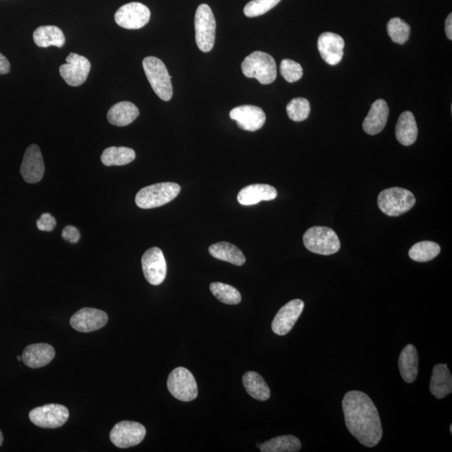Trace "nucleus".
<instances>
[{"mask_svg": "<svg viewBox=\"0 0 452 452\" xmlns=\"http://www.w3.org/2000/svg\"><path fill=\"white\" fill-rule=\"evenodd\" d=\"M168 391L179 401L189 402L198 396V385L192 372L184 367L176 368L168 375Z\"/></svg>", "mask_w": 452, "mask_h": 452, "instance_id": "obj_8", "label": "nucleus"}, {"mask_svg": "<svg viewBox=\"0 0 452 452\" xmlns=\"http://www.w3.org/2000/svg\"><path fill=\"white\" fill-rule=\"evenodd\" d=\"M396 139L402 145L410 146L415 144L418 136V127L413 113L406 111L403 113L396 127Z\"/></svg>", "mask_w": 452, "mask_h": 452, "instance_id": "obj_25", "label": "nucleus"}, {"mask_svg": "<svg viewBox=\"0 0 452 452\" xmlns=\"http://www.w3.org/2000/svg\"><path fill=\"white\" fill-rule=\"evenodd\" d=\"M134 149L126 147H110L103 151L101 161L105 166H123L134 161Z\"/></svg>", "mask_w": 452, "mask_h": 452, "instance_id": "obj_29", "label": "nucleus"}, {"mask_svg": "<svg viewBox=\"0 0 452 452\" xmlns=\"http://www.w3.org/2000/svg\"><path fill=\"white\" fill-rule=\"evenodd\" d=\"M389 113V110L387 101L382 99L377 100L372 105L369 113L363 121V130L370 135L379 134L387 125Z\"/></svg>", "mask_w": 452, "mask_h": 452, "instance_id": "obj_20", "label": "nucleus"}, {"mask_svg": "<svg viewBox=\"0 0 452 452\" xmlns=\"http://www.w3.org/2000/svg\"><path fill=\"white\" fill-rule=\"evenodd\" d=\"M35 45L42 48L49 46L62 47L65 38L62 30L55 25H44L34 30L33 34Z\"/></svg>", "mask_w": 452, "mask_h": 452, "instance_id": "obj_26", "label": "nucleus"}, {"mask_svg": "<svg viewBox=\"0 0 452 452\" xmlns=\"http://www.w3.org/2000/svg\"><path fill=\"white\" fill-rule=\"evenodd\" d=\"M196 41L203 52H210L215 45L216 21L211 8L208 4H201L194 17Z\"/></svg>", "mask_w": 452, "mask_h": 452, "instance_id": "obj_7", "label": "nucleus"}, {"mask_svg": "<svg viewBox=\"0 0 452 452\" xmlns=\"http://www.w3.org/2000/svg\"><path fill=\"white\" fill-rule=\"evenodd\" d=\"M310 103L307 99L299 97L291 100L287 106V113L291 120L294 122H303L306 120L310 114Z\"/></svg>", "mask_w": 452, "mask_h": 452, "instance_id": "obj_34", "label": "nucleus"}, {"mask_svg": "<svg viewBox=\"0 0 452 452\" xmlns=\"http://www.w3.org/2000/svg\"><path fill=\"white\" fill-rule=\"evenodd\" d=\"M108 314L101 310L84 308L70 318V323L75 330L90 332L101 329L108 323Z\"/></svg>", "mask_w": 452, "mask_h": 452, "instance_id": "obj_16", "label": "nucleus"}, {"mask_svg": "<svg viewBox=\"0 0 452 452\" xmlns=\"http://www.w3.org/2000/svg\"><path fill=\"white\" fill-rule=\"evenodd\" d=\"M277 196V189L268 184H251L242 189L237 201L242 206H254L260 201H273Z\"/></svg>", "mask_w": 452, "mask_h": 452, "instance_id": "obj_21", "label": "nucleus"}, {"mask_svg": "<svg viewBox=\"0 0 452 452\" xmlns=\"http://www.w3.org/2000/svg\"><path fill=\"white\" fill-rule=\"evenodd\" d=\"M414 194L409 190L400 187L383 190L379 194L378 206L384 214L397 217L404 215L415 205Z\"/></svg>", "mask_w": 452, "mask_h": 452, "instance_id": "obj_6", "label": "nucleus"}, {"mask_svg": "<svg viewBox=\"0 0 452 452\" xmlns=\"http://www.w3.org/2000/svg\"><path fill=\"white\" fill-rule=\"evenodd\" d=\"M301 448L299 439L291 435L272 438L260 446L263 452H296Z\"/></svg>", "mask_w": 452, "mask_h": 452, "instance_id": "obj_30", "label": "nucleus"}, {"mask_svg": "<svg viewBox=\"0 0 452 452\" xmlns=\"http://www.w3.org/2000/svg\"><path fill=\"white\" fill-rule=\"evenodd\" d=\"M54 348L48 344H30L24 350L22 360L31 369H39L49 365L55 358Z\"/></svg>", "mask_w": 452, "mask_h": 452, "instance_id": "obj_19", "label": "nucleus"}, {"mask_svg": "<svg viewBox=\"0 0 452 452\" xmlns=\"http://www.w3.org/2000/svg\"><path fill=\"white\" fill-rule=\"evenodd\" d=\"M180 186L166 182L149 185L137 192L135 202L141 209H153L166 205L179 196Z\"/></svg>", "mask_w": 452, "mask_h": 452, "instance_id": "obj_3", "label": "nucleus"}, {"mask_svg": "<svg viewBox=\"0 0 452 452\" xmlns=\"http://www.w3.org/2000/svg\"><path fill=\"white\" fill-rule=\"evenodd\" d=\"M45 172V165L41 149L37 144L29 146L21 163L20 174L25 182L35 184L41 181Z\"/></svg>", "mask_w": 452, "mask_h": 452, "instance_id": "obj_17", "label": "nucleus"}, {"mask_svg": "<svg viewBox=\"0 0 452 452\" xmlns=\"http://www.w3.org/2000/svg\"><path fill=\"white\" fill-rule=\"evenodd\" d=\"M11 72V63L6 56L0 53V75H6Z\"/></svg>", "mask_w": 452, "mask_h": 452, "instance_id": "obj_39", "label": "nucleus"}, {"mask_svg": "<svg viewBox=\"0 0 452 452\" xmlns=\"http://www.w3.org/2000/svg\"><path fill=\"white\" fill-rule=\"evenodd\" d=\"M151 17L149 8L144 4L132 2L124 4L115 14V21L120 27L139 30L149 23Z\"/></svg>", "mask_w": 452, "mask_h": 452, "instance_id": "obj_11", "label": "nucleus"}, {"mask_svg": "<svg viewBox=\"0 0 452 452\" xmlns=\"http://www.w3.org/2000/svg\"><path fill=\"white\" fill-rule=\"evenodd\" d=\"M445 30L447 38L452 39V15L447 16L446 20Z\"/></svg>", "mask_w": 452, "mask_h": 452, "instance_id": "obj_40", "label": "nucleus"}, {"mask_svg": "<svg viewBox=\"0 0 452 452\" xmlns=\"http://www.w3.org/2000/svg\"><path fill=\"white\" fill-rule=\"evenodd\" d=\"M209 252L215 258L239 265V267L246 263V257L242 251L236 246L228 242L214 244L210 246Z\"/></svg>", "mask_w": 452, "mask_h": 452, "instance_id": "obj_28", "label": "nucleus"}, {"mask_svg": "<svg viewBox=\"0 0 452 452\" xmlns=\"http://www.w3.org/2000/svg\"><path fill=\"white\" fill-rule=\"evenodd\" d=\"M212 294L221 303L237 305L241 301V295L237 288L222 282H213L210 286Z\"/></svg>", "mask_w": 452, "mask_h": 452, "instance_id": "obj_32", "label": "nucleus"}, {"mask_svg": "<svg viewBox=\"0 0 452 452\" xmlns=\"http://www.w3.org/2000/svg\"><path fill=\"white\" fill-rule=\"evenodd\" d=\"M304 246L313 253L329 256L340 250L341 244L338 234L334 230L323 226H313L305 232Z\"/></svg>", "mask_w": 452, "mask_h": 452, "instance_id": "obj_4", "label": "nucleus"}, {"mask_svg": "<svg viewBox=\"0 0 452 452\" xmlns=\"http://www.w3.org/2000/svg\"><path fill=\"white\" fill-rule=\"evenodd\" d=\"M280 69L283 78L290 83L299 81L303 75V70L301 65L291 60H283Z\"/></svg>", "mask_w": 452, "mask_h": 452, "instance_id": "obj_36", "label": "nucleus"}, {"mask_svg": "<svg viewBox=\"0 0 452 452\" xmlns=\"http://www.w3.org/2000/svg\"><path fill=\"white\" fill-rule=\"evenodd\" d=\"M18 360L19 361L22 360V356H18Z\"/></svg>", "mask_w": 452, "mask_h": 452, "instance_id": "obj_42", "label": "nucleus"}, {"mask_svg": "<svg viewBox=\"0 0 452 452\" xmlns=\"http://www.w3.org/2000/svg\"><path fill=\"white\" fill-rule=\"evenodd\" d=\"M62 237L70 243H77L79 241L81 234H80L79 230L75 226L68 225L65 226L63 232H62Z\"/></svg>", "mask_w": 452, "mask_h": 452, "instance_id": "obj_38", "label": "nucleus"}, {"mask_svg": "<svg viewBox=\"0 0 452 452\" xmlns=\"http://www.w3.org/2000/svg\"><path fill=\"white\" fill-rule=\"evenodd\" d=\"M441 247L433 241H420L410 248L409 256L410 258L418 263H427L440 254Z\"/></svg>", "mask_w": 452, "mask_h": 452, "instance_id": "obj_31", "label": "nucleus"}, {"mask_svg": "<svg viewBox=\"0 0 452 452\" xmlns=\"http://www.w3.org/2000/svg\"><path fill=\"white\" fill-rule=\"evenodd\" d=\"M3 442H4V436L1 431H0V446L3 445Z\"/></svg>", "mask_w": 452, "mask_h": 452, "instance_id": "obj_41", "label": "nucleus"}, {"mask_svg": "<svg viewBox=\"0 0 452 452\" xmlns=\"http://www.w3.org/2000/svg\"><path fill=\"white\" fill-rule=\"evenodd\" d=\"M66 64L60 66V75L70 87H79L87 81L91 70V62L85 56L70 53Z\"/></svg>", "mask_w": 452, "mask_h": 452, "instance_id": "obj_12", "label": "nucleus"}, {"mask_svg": "<svg viewBox=\"0 0 452 452\" xmlns=\"http://www.w3.org/2000/svg\"><path fill=\"white\" fill-rule=\"evenodd\" d=\"M146 436L143 425L123 420L114 425L110 432V440L118 448L126 449L140 444Z\"/></svg>", "mask_w": 452, "mask_h": 452, "instance_id": "obj_10", "label": "nucleus"}, {"mask_svg": "<svg viewBox=\"0 0 452 452\" xmlns=\"http://www.w3.org/2000/svg\"><path fill=\"white\" fill-rule=\"evenodd\" d=\"M243 384L246 391L257 401H265L271 397V391L263 376L254 371L246 372L243 376Z\"/></svg>", "mask_w": 452, "mask_h": 452, "instance_id": "obj_27", "label": "nucleus"}, {"mask_svg": "<svg viewBox=\"0 0 452 452\" xmlns=\"http://www.w3.org/2000/svg\"><path fill=\"white\" fill-rule=\"evenodd\" d=\"M281 1L282 0H251L244 8V14L249 18L263 15Z\"/></svg>", "mask_w": 452, "mask_h": 452, "instance_id": "obj_35", "label": "nucleus"}, {"mask_svg": "<svg viewBox=\"0 0 452 452\" xmlns=\"http://www.w3.org/2000/svg\"><path fill=\"white\" fill-rule=\"evenodd\" d=\"M419 357L414 345L408 344L398 358V370L406 383H413L418 378Z\"/></svg>", "mask_w": 452, "mask_h": 452, "instance_id": "obj_23", "label": "nucleus"}, {"mask_svg": "<svg viewBox=\"0 0 452 452\" xmlns=\"http://www.w3.org/2000/svg\"><path fill=\"white\" fill-rule=\"evenodd\" d=\"M342 405L349 432L363 446L378 445L383 436L382 424L378 410L369 396L361 391H349L345 394Z\"/></svg>", "mask_w": 452, "mask_h": 452, "instance_id": "obj_1", "label": "nucleus"}, {"mask_svg": "<svg viewBox=\"0 0 452 452\" xmlns=\"http://www.w3.org/2000/svg\"><path fill=\"white\" fill-rule=\"evenodd\" d=\"M304 308V303L300 299H294L283 306L275 316L272 329L273 332L279 336H284L294 329L296 321L301 316Z\"/></svg>", "mask_w": 452, "mask_h": 452, "instance_id": "obj_14", "label": "nucleus"}, {"mask_svg": "<svg viewBox=\"0 0 452 452\" xmlns=\"http://www.w3.org/2000/svg\"><path fill=\"white\" fill-rule=\"evenodd\" d=\"M146 77L156 95L163 101H170L172 96L171 75L165 63L154 56H148L143 61Z\"/></svg>", "mask_w": 452, "mask_h": 452, "instance_id": "obj_5", "label": "nucleus"}, {"mask_svg": "<svg viewBox=\"0 0 452 452\" xmlns=\"http://www.w3.org/2000/svg\"><path fill=\"white\" fill-rule=\"evenodd\" d=\"M450 432H451V433H452V425H451V427H450Z\"/></svg>", "mask_w": 452, "mask_h": 452, "instance_id": "obj_43", "label": "nucleus"}, {"mask_svg": "<svg viewBox=\"0 0 452 452\" xmlns=\"http://www.w3.org/2000/svg\"><path fill=\"white\" fill-rule=\"evenodd\" d=\"M319 53L323 61L331 65H336L342 61L344 41L340 35L325 32L319 37L318 41Z\"/></svg>", "mask_w": 452, "mask_h": 452, "instance_id": "obj_18", "label": "nucleus"}, {"mask_svg": "<svg viewBox=\"0 0 452 452\" xmlns=\"http://www.w3.org/2000/svg\"><path fill=\"white\" fill-rule=\"evenodd\" d=\"M388 34L394 43L403 45L408 39L410 34V25L406 21L400 18H393L389 21L387 25Z\"/></svg>", "mask_w": 452, "mask_h": 452, "instance_id": "obj_33", "label": "nucleus"}, {"mask_svg": "<svg viewBox=\"0 0 452 452\" xmlns=\"http://www.w3.org/2000/svg\"><path fill=\"white\" fill-rule=\"evenodd\" d=\"M142 267L146 280L151 285L158 286L165 280L167 263L165 255L158 247L150 248L142 257Z\"/></svg>", "mask_w": 452, "mask_h": 452, "instance_id": "obj_13", "label": "nucleus"}, {"mask_svg": "<svg viewBox=\"0 0 452 452\" xmlns=\"http://www.w3.org/2000/svg\"><path fill=\"white\" fill-rule=\"evenodd\" d=\"M230 117L237 123L242 130L256 132L260 130L265 123V114L258 106L244 105L234 108L230 113Z\"/></svg>", "mask_w": 452, "mask_h": 452, "instance_id": "obj_15", "label": "nucleus"}, {"mask_svg": "<svg viewBox=\"0 0 452 452\" xmlns=\"http://www.w3.org/2000/svg\"><path fill=\"white\" fill-rule=\"evenodd\" d=\"M37 224L39 230H42V232H52L56 227V220L54 217L49 214V213H44L41 218L37 220Z\"/></svg>", "mask_w": 452, "mask_h": 452, "instance_id": "obj_37", "label": "nucleus"}, {"mask_svg": "<svg viewBox=\"0 0 452 452\" xmlns=\"http://www.w3.org/2000/svg\"><path fill=\"white\" fill-rule=\"evenodd\" d=\"M429 391L437 398H444L451 393L452 377L446 363L434 367Z\"/></svg>", "mask_w": 452, "mask_h": 452, "instance_id": "obj_22", "label": "nucleus"}, {"mask_svg": "<svg viewBox=\"0 0 452 452\" xmlns=\"http://www.w3.org/2000/svg\"><path fill=\"white\" fill-rule=\"evenodd\" d=\"M139 116V110L130 101H121L115 104L108 113V120L118 127L130 125Z\"/></svg>", "mask_w": 452, "mask_h": 452, "instance_id": "obj_24", "label": "nucleus"}, {"mask_svg": "<svg viewBox=\"0 0 452 452\" xmlns=\"http://www.w3.org/2000/svg\"><path fill=\"white\" fill-rule=\"evenodd\" d=\"M244 75L268 85L277 78V64L273 57L263 51H255L246 57L241 64Z\"/></svg>", "mask_w": 452, "mask_h": 452, "instance_id": "obj_2", "label": "nucleus"}, {"mask_svg": "<svg viewBox=\"0 0 452 452\" xmlns=\"http://www.w3.org/2000/svg\"><path fill=\"white\" fill-rule=\"evenodd\" d=\"M69 410L64 406L48 404L34 408L30 412V422L39 427L56 429L61 427L69 419Z\"/></svg>", "mask_w": 452, "mask_h": 452, "instance_id": "obj_9", "label": "nucleus"}]
</instances>
